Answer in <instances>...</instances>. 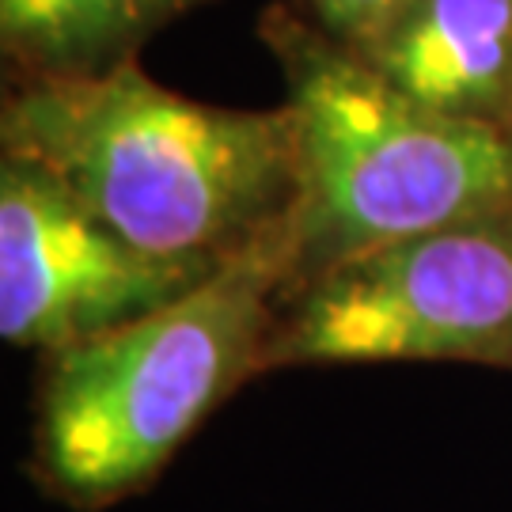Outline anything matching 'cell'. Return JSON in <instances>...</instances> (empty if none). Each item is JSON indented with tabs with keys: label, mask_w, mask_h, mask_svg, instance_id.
I'll use <instances>...</instances> for the list:
<instances>
[{
	"label": "cell",
	"mask_w": 512,
	"mask_h": 512,
	"mask_svg": "<svg viewBox=\"0 0 512 512\" xmlns=\"http://www.w3.org/2000/svg\"><path fill=\"white\" fill-rule=\"evenodd\" d=\"M4 145L152 255L232 258L289 228L300 202L293 110L194 103L133 61L23 92Z\"/></svg>",
	"instance_id": "obj_1"
},
{
	"label": "cell",
	"mask_w": 512,
	"mask_h": 512,
	"mask_svg": "<svg viewBox=\"0 0 512 512\" xmlns=\"http://www.w3.org/2000/svg\"><path fill=\"white\" fill-rule=\"evenodd\" d=\"M289 270L293 232L281 228L167 308L54 353L38 463L57 494L92 509L152 482L209 410L266 365L270 300Z\"/></svg>",
	"instance_id": "obj_2"
},
{
	"label": "cell",
	"mask_w": 512,
	"mask_h": 512,
	"mask_svg": "<svg viewBox=\"0 0 512 512\" xmlns=\"http://www.w3.org/2000/svg\"><path fill=\"white\" fill-rule=\"evenodd\" d=\"M319 19L327 23L330 38L349 50H361L376 35H384L414 0H311Z\"/></svg>",
	"instance_id": "obj_8"
},
{
	"label": "cell",
	"mask_w": 512,
	"mask_h": 512,
	"mask_svg": "<svg viewBox=\"0 0 512 512\" xmlns=\"http://www.w3.org/2000/svg\"><path fill=\"white\" fill-rule=\"evenodd\" d=\"M353 54L418 107L509 133L512 0H414Z\"/></svg>",
	"instance_id": "obj_6"
},
{
	"label": "cell",
	"mask_w": 512,
	"mask_h": 512,
	"mask_svg": "<svg viewBox=\"0 0 512 512\" xmlns=\"http://www.w3.org/2000/svg\"><path fill=\"white\" fill-rule=\"evenodd\" d=\"M509 137H512V126H509Z\"/></svg>",
	"instance_id": "obj_9"
},
{
	"label": "cell",
	"mask_w": 512,
	"mask_h": 512,
	"mask_svg": "<svg viewBox=\"0 0 512 512\" xmlns=\"http://www.w3.org/2000/svg\"><path fill=\"white\" fill-rule=\"evenodd\" d=\"M293 88L296 270H323L459 220L512 209V137L452 122L391 88L361 54L304 23H270Z\"/></svg>",
	"instance_id": "obj_3"
},
{
	"label": "cell",
	"mask_w": 512,
	"mask_h": 512,
	"mask_svg": "<svg viewBox=\"0 0 512 512\" xmlns=\"http://www.w3.org/2000/svg\"><path fill=\"white\" fill-rule=\"evenodd\" d=\"M228 258L152 255L88 213L54 175L0 167V334L61 349L137 323L198 289Z\"/></svg>",
	"instance_id": "obj_5"
},
{
	"label": "cell",
	"mask_w": 512,
	"mask_h": 512,
	"mask_svg": "<svg viewBox=\"0 0 512 512\" xmlns=\"http://www.w3.org/2000/svg\"><path fill=\"white\" fill-rule=\"evenodd\" d=\"M202 0H0L4 50L42 80L129 65L137 46Z\"/></svg>",
	"instance_id": "obj_7"
},
{
	"label": "cell",
	"mask_w": 512,
	"mask_h": 512,
	"mask_svg": "<svg viewBox=\"0 0 512 512\" xmlns=\"http://www.w3.org/2000/svg\"><path fill=\"white\" fill-rule=\"evenodd\" d=\"M365 361L512 368V209L330 266L266 349V365Z\"/></svg>",
	"instance_id": "obj_4"
}]
</instances>
